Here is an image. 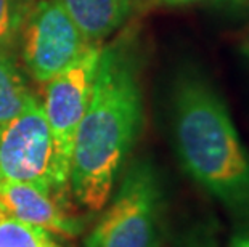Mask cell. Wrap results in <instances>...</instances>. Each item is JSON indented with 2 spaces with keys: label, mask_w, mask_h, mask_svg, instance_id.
<instances>
[{
  "label": "cell",
  "mask_w": 249,
  "mask_h": 247,
  "mask_svg": "<svg viewBox=\"0 0 249 247\" xmlns=\"http://www.w3.org/2000/svg\"><path fill=\"white\" fill-rule=\"evenodd\" d=\"M143 129L139 66L127 47H103L92 98L79 125L70 188L76 201L100 212Z\"/></svg>",
  "instance_id": "6da1fadb"
},
{
  "label": "cell",
  "mask_w": 249,
  "mask_h": 247,
  "mask_svg": "<svg viewBox=\"0 0 249 247\" xmlns=\"http://www.w3.org/2000/svg\"><path fill=\"white\" fill-rule=\"evenodd\" d=\"M172 132L183 170L249 227V151L224 98L196 72L182 74L174 87Z\"/></svg>",
  "instance_id": "7a4b0ae2"
},
{
  "label": "cell",
  "mask_w": 249,
  "mask_h": 247,
  "mask_svg": "<svg viewBox=\"0 0 249 247\" xmlns=\"http://www.w3.org/2000/svg\"><path fill=\"white\" fill-rule=\"evenodd\" d=\"M164 209L166 193L156 167L146 159L135 161L86 247H161Z\"/></svg>",
  "instance_id": "3957f363"
},
{
  "label": "cell",
  "mask_w": 249,
  "mask_h": 247,
  "mask_svg": "<svg viewBox=\"0 0 249 247\" xmlns=\"http://www.w3.org/2000/svg\"><path fill=\"white\" fill-rule=\"evenodd\" d=\"M102 44H92L65 71L47 82L44 113L53 140V190L61 198L70 190L71 157L97 76Z\"/></svg>",
  "instance_id": "277c9868"
},
{
  "label": "cell",
  "mask_w": 249,
  "mask_h": 247,
  "mask_svg": "<svg viewBox=\"0 0 249 247\" xmlns=\"http://www.w3.org/2000/svg\"><path fill=\"white\" fill-rule=\"evenodd\" d=\"M19 33L26 69L42 83L65 71L92 45L56 0H40L31 7Z\"/></svg>",
  "instance_id": "5b68a950"
},
{
  "label": "cell",
  "mask_w": 249,
  "mask_h": 247,
  "mask_svg": "<svg viewBox=\"0 0 249 247\" xmlns=\"http://www.w3.org/2000/svg\"><path fill=\"white\" fill-rule=\"evenodd\" d=\"M53 140L36 97L0 133V180L53 190Z\"/></svg>",
  "instance_id": "8992f818"
},
{
  "label": "cell",
  "mask_w": 249,
  "mask_h": 247,
  "mask_svg": "<svg viewBox=\"0 0 249 247\" xmlns=\"http://www.w3.org/2000/svg\"><path fill=\"white\" fill-rule=\"evenodd\" d=\"M0 206L23 222L65 238H76L86 228V218L68 212L60 196L29 183L0 180Z\"/></svg>",
  "instance_id": "52a82bcc"
},
{
  "label": "cell",
  "mask_w": 249,
  "mask_h": 247,
  "mask_svg": "<svg viewBox=\"0 0 249 247\" xmlns=\"http://www.w3.org/2000/svg\"><path fill=\"white\" fill-rule=\"evenodd\" d=\"M89 44H102L129 18L134 0H56Z\"/></svg>",
  "instance_id": "ba28073f"
},
{
  "label": "cell",
  "mask_w": 249,
  "mask_h": 247,
  "mask_svg": "<svg viewBox=\"0 0 249 247\" xmlns=\"http://www.w3.org/2000/svg\"><path fill=\"white\" fill-rule=\"evenodd\" d=\"M33 98L18 65L7 50H0V133Z\"/></svg>",
  "instance_id": "9c48e42d"
},
{
  "label": "cell",
  "mask_w": 249,
  "mask_h": 247,
  "mask_svg": "<svg viewBox=\"0 0 249 247\" xmlns=\"http://www.w3.org/2000/svg\"><path fill=\"white\" fill-rule=\"evenodd\" d=\"M0 247H63L47 231L7 214L0 206Z\"/></svg>",
  "instance_id": "30bf717a"
},
{
  "label": "cell",
  "mask_w": 249,
  "mask_h": 247,
  "mask_svg": "<svg viewBox=\"0 0 249 247\" xmlns=\"http://www.w3.org/2000/svg\"><path fill=\"white\" fill-rule=\"evenodd\" d=\"M28 12L26 0H0V50H7L19 34Z\"/></svg>",
  "instance_id": "8fae6325"
},
{
  "label": "cell",
  "mask_w": 249,
  "mask_h": 247,
  "mask_svg": "<svg viewBox=\"0 0 249 247\" xmlns=\"http://www.w3.org/2000/svg\"><path fill=\"white\" fill-rule=\"evenodd\" d=\"M183 247H219L214 231L209 227H196L188 231L183 239Z\"/></svg>",
  "instance_id": "7c38bea8"
},
{
  "label": "cell",
  "mask_w": 249,
  "mask_h": 247,
  "mask_svg": "<svg viewBox=\"0 0 249 247\" xmlns=\"http://www.w3.org/2000/svg\"><path fill=\"white\" fill-rule=\"evenodd\" d=\"M229 247H249V227H241L230 238Z\"/></svg>",
  "instance_id": "4fadbf2b"
},
{
  "label": "cell",
  "mask_w": 249,
  "mask_h": 247,
  "mask_svg": "<svg viewBox=\"0 0 249 247\" xmlns=\"http://www.w3.org/2000/svg\"><path fill=\"white\" fill-rule=\"evenodd\" d=\"M215 3L225 5L230 8H248L249 7V0H214Z\"/></svg>",
  "instance_id": "5bb4252c"
},
{
  "label": "cell",
  "mask_w": 249,
  "mask_h": 247,
  "mask_svg": "<svg viewBox=\"0 0 249 247\" xmlns=\"http://www.w3.org/2000/svg\"><path fill=\"white\" fill-rule=\"evenodd\" d=\"M158 3H162V5H169V7H180V5H190V3H195L198 0H155Z\"/></svg>",
  "instance_id": "9a60e30c"
}]
</instances>
